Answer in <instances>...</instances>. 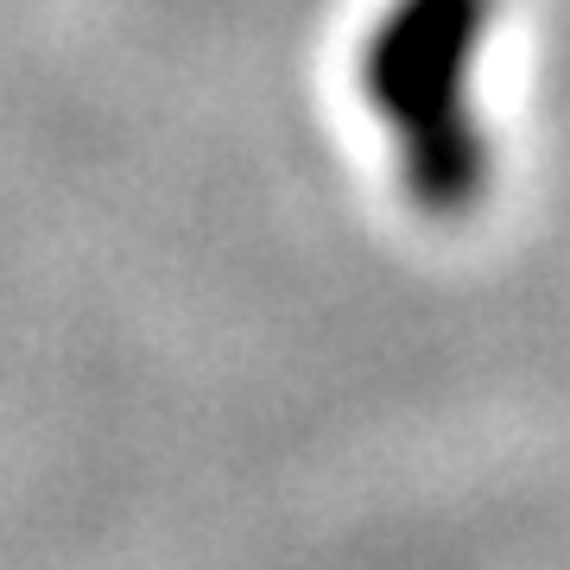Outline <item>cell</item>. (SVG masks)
<instances>
[{
	"label": "cell",
	"instance_id": "6da1fadb",
	"mask_svg": "<svg viewBox=\"0 0 570 570\" xmlns=\"http://www.w3.org/2000/svg\"><path fill=\"white\" fill-rule=\"evenodd\" d=\"M494 7L501 0H393L355 63L362 102L400 159V190L438 223L469 216L494 184V140L469 96Z\"/></svg>",
	"mask_w": 570,
	"mask_h": 570
}]
</instances>
